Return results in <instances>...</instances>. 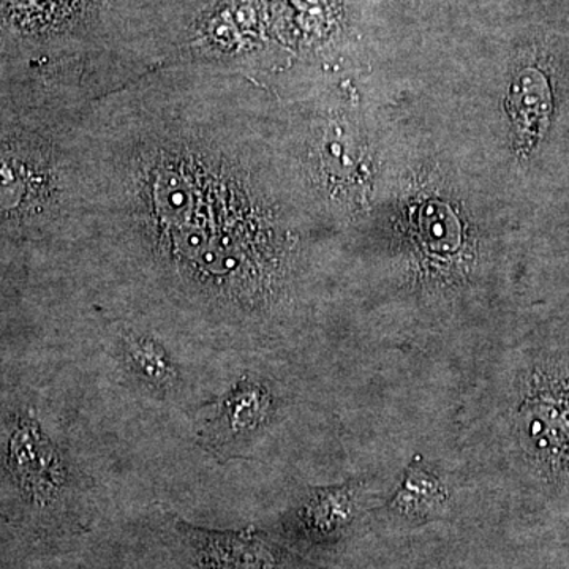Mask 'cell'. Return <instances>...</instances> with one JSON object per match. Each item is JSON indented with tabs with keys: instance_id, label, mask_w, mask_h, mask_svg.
Instances as JSON below:
<instances>
[{
	"instance_id": "5b68a950",
	"label": "cell",
	"mask_w": 569,
	"mask_h": 569,
	"mask_svg": "<svg viewBox=\"0 0 569 569\" xmlns=\"http://www.w3.org/2000/svg\"><path fill=\"white\" fill-rule=\"evenodd\" d=\"M447 507L448 490L443 482L417 458L408 466L402 488L389 503V511L407 526L418 527L441 518Z\"/></svg>"
},
{
	"instance_id": "8992f818",
	"label": "cell",
	"mask_w": 569,
	"mask_h": 569,
	"mask_svg": "<svg viewBox=\"0 0 569 569\" xmlns=\"http://www.w3.org/2000/svg\"><path fill=\"white\" fill-rule=\"evenodd\" d=\"M123 355L138 380L159 391L173 388L178 381V370L162 343L152 337L130 332L123 339Z\"/></svg>"
},
{
	"instance_id": "3957f363",
	"label": "cell",
	"mask_w": 569,
	"mask_h": 569,
	"mask_svg": "<svg viewBox=\"0 0 569 569\" xmlns=\"http://www.w3.org/2000/svg\"><path fill=\"white\" fill-rule=\"evenodd\" d=\"M271 410L268 389L242 378L222 397L211 421L198 430V443L220 462L238 458L247 441L263 429Z\"/></svg>"
},
{
	"instance_id": "52a82bcc",
	"label": "cell",
	"mask_w": 569,
	"mask_h": 569,
	"mask_svg": "<svg viewBox=\"0 0 569 569\" xmlns=\"http://www.w3.org/2000/svg\"><path fill=\"white\" fill-rule=\"evenodd\" d=\"M449 211L437 206H427V211L419 213V231L430 249L452 250L458 247L459 228L458 220L441 222L449 216Z\"/></svg>"
},
{
	"instance_id": "277c9868",
	"label": "cell",
	"mask_w": 569,
	"mask_h": 569,
	"mask_svg": "<svg viewBox=\"0 0 569 569\" xmlns=\"http://www.w3.org/2000/svg\"><path fill=\"white\" fill-rule=\"evenodd\" d=\"M355 507L353 493L348 490H316L296 508L284 522V529L306 545H332L353 523Z\"/></svg>"
},
{
	"instance_id": "6da1fadb",
	"label": "cell",
	"mask_w": 569,
	"mask_h": 569,
	"mask_svg": "<svg viewBox=\"0 0 569 569\" xmlns=\"http://www.w3.org/2000/svg\"><path fill=\"white\" fill-rule=\"evenodd\" d=\"M515 436L542 477L569 486V362H542L523 380Z\"/></svg>"
},
{
	"instance_id": "7a4b0ae2",
	"label": "cell",
	"mask_w": 569,
	"mask_h": 569,
	"mask_svg": "<svg viewBox=\"0 0 569 569\" xmlns=\"http://www.w3.org/2000/svg\"><path fill=\"white\" fill-rule=\"evenodd\" d=\"M186 569H325L254 530L220 531L174 520Z\"/></svg>"
}]
</instances>
